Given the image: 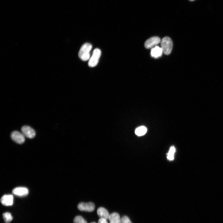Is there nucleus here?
Returning <instances> with one entry per match:
<instances>
[{"instance_id":"ddd939ff","label":"nucleus","mask_w":223,"mask_h":223,"mask_svg":"<svg viewBox=\"0 0 223 223\" xmlns=\"http://www.w3.org/2000/svg\"><path fill=\"white\" fill-rule=\"evenodd\" d=\"M147 131V128L144 126H141L137 128L135 130L136 134L138 136L144 135Z\"/></svg>"},{"instance_id":"f03ea898","label":"nucleus","mask_w":223,"mask_h":223,"mask_svg":"<svg viewBox=\"0 0 223 223\" xmlns=\"http://www.w3.org/2000/svg\"><path fill=\"white\" fill-rule=\"evenodd\" d=\"M161 44L163 53L165 55H169L172 51L173 46L171 39L168 37L164 38L161 41Z\"/></svg>"},{"instance_id":"6ab92c4d","label":"nucleus","mask_w":223,"mask_h":223,"mask_svg":"<svg viewBox=\"0 0 223 223\" xmlns=\"http://www.w3.org/2000/svg\"><path fill=\"white\" fill-rule=\"evenodd\" d=\"M189 1H195V0H189Z\"/></svg>"},{"instance_id":"a211bd4d","label":"nucleus","mask_w":223,"mask_h":223,"mask_svg":"<svg viewBox=\"0 0 223 223\" xmlns=\"http://www.w3.org/2000/svg\"><path fill=\"white\" fill-rule=\"evenodd\" d=\"M98 223H108L107 220L102 218H100L99 220Z\"/></svg>"},{"instance_id":"f257e3e1","label":"nucleus","mask_w":223,"mask_h":223,"mask_svg":"<svg viewBox=\"0 0 223 223\" xmlns=\"http://www.w3.org/2000/svg\"><path fill=\"white\" fill-rule=\"evenodd\" d=\"M92 48V45L88 43H85L82 45L79 53V58L84 61L88 60L90 59V52Z\"/></svg>"},{"instance_id":"0eeeda50","label":"nucleus","mask_w":223,"mask_h":223,"mask_svg":"<svg viewBox=\"0 0 223 223\" xmlns=\"http://www.w3.org/2000/svg\"><path fill=\"white\" fill-rule=\"evenodd\" d=\"M22 133L24 136L30 139L34 138L36 136L35 130L30 127L25 126L22 127L21 129Z\"/></svg>"},{"instance_id":"aec40b11","label":"nucleus","mask_w":223,"mask_h":223,"mask_svg":"<svg viewBox=\"0 0 223 223\" xmlns=\"http://www.w3.org/2000/svg\"><path fill=\"white\" fill-rule=\"evenodd\" d=\"M96 223L93 222V223Z\"/></svg>"},{"instance_id":"7ed1b4c3","label":"nucleus","mask_w":223,"mask_h":223,"mask_svg":"<svg viewBox=\"0 0 223 223\" xmlns=\"http://www.w3.org/2000/svg\"><path fill=\"white\" fill-rule=\"evenodd\" d=\"M101 55V51L100 49L96 48L94 50L92 56L90 59L88 65L91 67L96 66Z\"/></svg>"},{"instance_id":"f8f14e48","label":"nucleus","mask_w":223,"mask_h":223,"mask_svg":"<svg viewBox=\"0 0 223 223\" xmlns=\"http://www.w3.org/2000/svg\"><path fill=\"white\" fill-rule=\"evenodd\" d=\"M109 219L110 223H120L121 218L117 213H113L110 215Z\"/></svg>"},{"instance_id":"f3484780","label":"nucleus","mask_w":223,"mask_h":223,"mask_svg":"<svg viewBox=\"0 0 223 223\" xmlns=\"http://www.w3.org/2000/svg\"><path fill=\"white\" fill-rule=\"evenodd\" d=\"M120 223H132L127 216H123L121 218Z\"/></svg>"},{"instance_id":"4468645a","label":"nucleus","mask_w":223,"mask_h":223,"mask_svg":"<svg viewBox=\"0 0 223 223\" xmlns=\"http://www.w3.org/2000/svg\"><path fill=\"white\" fill-rule=\"evenodd\" d=\"M3 217L6 223L10 222L13 219L11 214L9 212H6L3 213Z\"/></svg>"},{"instance_id":"9b49d317","label":"nucleus","mask_w":223,"mask_h":223,"mask_svg":"<svg viewBox=\"0 0 223 223\" xmlns=\"http://www.w3.org/2000/svg\"><path fill=\"white\" fill-rule=\"evenodd\" d=\"M162 53L163 52L162 48L156 46L152 49L151 54L152 57L155 58H158L162 56Z\"/></svg>"},{"instance_id":"2eb2a0df","label":"nucleus","mask_w":223,"mask_h":223,"mask_svg":"<svg viewBox=\"0 0 223 223\" xmlns=\"http://www.w3.org/2000/svg\"><path fill=\"white\" fill-rule=\"evenodd\" d=\"M176 149L174 147H171L168 154L167 158L170 160H172L174 159V154Z\"/></svg>"},{"instance_id":"9d476101","label":"nucleus","mask_w":223,"mask_h":223,"mask_svg":"<svg viewBox=\"0 0 223 223\" xmlns=\"http://www.w3.org/2000/svg\"><path fill=\"white\" fill-rule=\"evenodd\" d=\"M98 216L100 218L108 220L110 216L108 211L105 208L101 207L98 208L97 211Z\"/></svg>"},{"instance_id":"1a4fd4ad","label":"nucleus","mask_w":223,"mask_h":223,"mask_svg":"<svg viewBox=\"0 0 223 223\" xmlns=\"http://www.w3.org/2000/svg\"><path fill=\"white\" fill-rule=\"evenodd\" d=\"M1 202L4 206L12 205L13 203V197L12 195H5L1 198Z\"/></svg>"},{"instance_id":"39448f33","label":"nucleus","mask_w":223,"mask_h":223,"mask_svg":"<svg viewBox=\"0 0 223 223\" xmlns=\"http://www.w3.org/2000/svg\"><path fill=\"white\" fill-rule=\"evenodd\" d=\"M24 135L18 131H14L11 134V137L13 141L19 144H23L25 141Z\"/></svg>"},{"instance_id":"20e7f679","label":"nucleus","mask_w":223,"mask_h":223,"mask_svg":"<svg viewBox=\"0 0 223 223\" xmlns=\"http://www.w3.org/2000/svg\"><path fill=\"white\" fill-rule=\"evenodd\" d=\"M78 209L81 211L92 212L95 209V205L92 202L80 203L78 205Z\"/></svg>"},{"instance_id":"423d86ee","label":"nucleus","mask_w":223,"mask_h":223,"mask_svg":"<svg viewBox=\"0 0 223 223\" xmlns=\"http://www.w3.org/2000/svg\"><path fill=\"white\" fill-rule=\"evenodd\" d=\"M160 39L158 37H154L150 38L146 41L144 46L147 49L153 48L161 42Z\"/></svg>"},{"instance_id":"6e6552de","label":"nucleus","mask_w":223,"mask_h":223,"mask_svg":"<svg viewBox=\"0 0 223 223\" xmlns=\"http://www.w3.org/2000/svg\"><path fill=\"white\" fill-rule=\"evenodd\" d=\"M14 195L20 197L26 196L29 193L28 189L26 187H19L14 188L13 191Z\"/></svg>"},{"instance_id":"dca6fc26","label":"nucleus","mask_w":223,"mask_h":223,"mask_svg":"<svg viewBox=\"0 0 223 223\" xmlns=\"http://www.w3.org/2000/svg\"><path fill=\"white\" fill-rule=\"evenodd\" d=\"M74 223H87L86 220L82 217L78 216H76L73 220Z\"/></svg>"}]
</instances>
